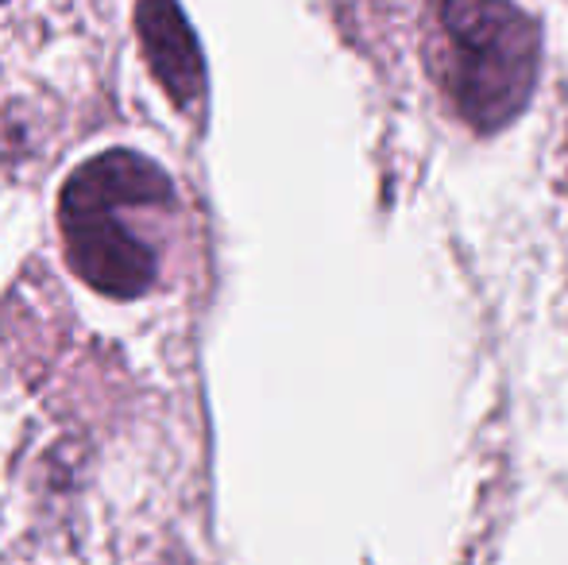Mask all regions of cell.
Wrapping results in <instances>:
<instances>
[{
    "instance_id": "7a4b0ae2",
    "label": "cell",
    "mask_w": 568,
    "mask_h": 565,
    "mask_svg": "<svg viewBox=\"0 0 568 565\" xmlns=\"http://www.w3.org/2000/svg\"><path fill=\"white\" fill-rule=\"evenodd\" d=\"M426 62L464 124L499 132L538 85L541 36L510 0H437Z\"/></svg>"
},
{
    "instance_id": "6da1fadb",
    "label": "cell",
    "mask_w": 568,
    "mask_h": 565,
    "mask_svg": "<svg viewBox=\"0 0 568 565\" xmlns=\"http://www.w3.org/2000/svg\"><path fill=\"white\" fill-rule=\"evenodd\" d=\"M171 213V179L151 159L120 148L90 159L62 190L70 268L109 299H140L159 280Z\"/></svg>"
},
{
    "instance_id": "3957f363",
    "label": "cell",
    "mask_w": 568,
    "mask_h": 565,
    "mask_svg": "<svg viewBox=\"0 0 568 565\" xmlns=\"http://www.w3.org/2000/svg\"><path fill=\"white\" fill-rule=\"evenodd\" d=\"M135 23H140V43L151 62V74L163 82L174 105H197L205 93V67L182 8L174 0H140Z\"/></svg>"
}]
</instances>
